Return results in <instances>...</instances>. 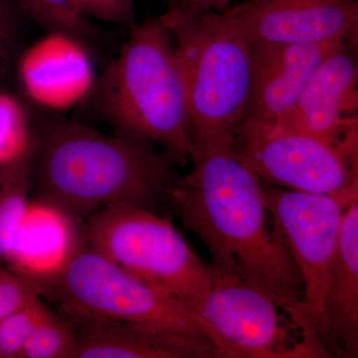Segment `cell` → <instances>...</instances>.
Wrapping results in <instances>:
<instances>
[{
	"mask_svg": "<svg viewBox=\"0 0 358 358\" xmlns=\"http://www.w3.org/2000/svg\"><path fill=\"white\" fill-rule=\"evenodd\" d=\"M219 14L251 43L348 42L358 29L357 0H243Z\"/></svg>",
	"mask_w": 358,
	"mask_h": 358,
	"instance_id": "cell-10",
	"label": "cell"
},
{
	"mask_svg": "<svg viewBox=\"0 0 358 358\" xmlns=\"http://www.w3.org/2000/svg\"><path fill=\"white\" fill-rule=\"evenodd\" d=\"M211 272L210 289L195 313L214 358L327 357L312 327L288 306L244 280Z\"/></svg>",
	"mask_w": 358,
	"mask_h": 358,
	"instance_id": "cell-7",
	"label": "cell"
},
{
	"mask_svg": "<svg viewBox=\"0 0 358 358\" xmlns=\"http://www.w3.org/2000/svg\"><path fill=\"white\" fill-rule=\"evenodd\" d=\"M264 187L275 228L300 272L303 317L319 338L341 222L348 207L358 199V185L327 194L294 192L265 182Z\"/></svg>",
	"mask_w": 358,
	"mask_h": 358,
	"instance_id": "cell-8",
	"label": "cell"
},
{
	"mask_svg": "<svg viewBox=\"0 0 358 358\" xmlns=\"http://www.w3.org/2000/svg\"><path fill=\"white\" fill-rule=\"evenodd\" d=\"M93 95L115 134L162 148L176 166L192 159L185 83L173 38L159 16L129 29L119 54L96 80Z\"/></svg>",
	"mask_w": 358,
	"mask_h": 358,
	"instance_id": "cell-3",
	"label": "cell"
},
{
	"mask_svg": "<svg viewBox=\"0 0 358 358\" xmlns=\"http://www.w3.org/2000/svg\"><path fill=\"white\" fill-rule=\"evenodd\" d=\"M169 3L185 13H220L232 6L233 0H169Z\"/></svg>",
	"mask_w": 358,
	"mask_h": 358,
	"instance_id": "cell-25",
	"label": "cell"
},
{
	"mask_svg": "<svg viewBox=\"0 0 358 358\" xmlns=\"http://www.w3.org/2000/svg\"><path fill=\"white\" fill-rule=\"evenodd\" d=\"M231 150L268 185L327 194L358 185V154L308 134L244 120Z\"/></svg>",
	"mask_w": 358,
	"mask_h": 358,
	"instance_id": "cell-9",
	"label": "cell"
},
{
	"mask_svg": "<svg viewBox=\"0 0 358 358\" xmlns=\"http://www.w3.org/2000/svg\"><path fill=\"white\" fill-rule=\"evenodd\" d=\"M35 282L42 299L69 317L131 322L213 346L206 326L192 308L89 248L84 240L55 275Z\"/></svg>",
	"mask_w": 358,
	"mask_h": 358,
	"instance_id": "cell-6",
	"label": "cell"
},
{
	"mask_svg": "<svg viewBox=\"0 0 358 358\" xmlns=\"http://www.w3.org/2000/svg\"><path fill=\"white\" fill-rule=\"evenodd\" d=\"M345 43L291 45L250 42L251 93L244 120L272 122L288 114L324 59Z\"/></svg>",
	"mask_w": 358,
	"mask_h": 358,
	"instance_id": "cell-13",
	"label": "cell"
},
{
	"mask_svg": "<svg viewBox=\"0 0 358 358\" xmlns=\"http://www.w3.org/2000/svg\"><path fill=\"white\" fill-rule=\"evenodd\" d=\"M76 350L73 322L47 307L26 343L22 358H75Z\"/></svg>",
	"mask_w": 358,
	"mask_h": 358,
	"instance_id": "cell-19",
	"label": "cell"
},
{
	"mask_svg": "<svg viewBox=\"0 0 358 358\" xmlns=\"http://www.w3.org/2000/svg\"><path fill=\"white\" fill-rule=\"evenodd\" d=\"M33 148V124L23 103L0 90V166L15 162Z\"/></svg>",
	"mask_w": 358,
	"mask_h": 358,
	"instance_id": "cell-20",
	"label": "cell"
},
{
	"mask_svg": "<svg viewBox=\"0 0 358 358\" xmlns=\"http://www.w3.org/2000/svg\"><path fill=\"white\" fill-rule=\"evenodd\" d=\"M319 338L327 357H358V199L341 222Z\"/></svg>",
	"mask_w": 358,
	"mask_h": 358,
	"instance_id": "cell-15",
	"label": "cell"
},
{
	"mask_svg": "<svg viewBox=\"0 0 358 358\" xmlns=\"http://www.w3.org/2000/svg\"><path fill=\"white\" fill-rule=\"evenodd\" d=\"M20 13H22L14 0H0V84L15 70L22 51Z\"/></svg>",
	"mask_w": 358,
	"mask_h": 358,
	"instance_id": "cell-22",
	"label": "cell"
},
{
	"mask_svg": "<svg viewBox=\"0 0 358 358\" xmlns=\"http://www.w3.org/2000/svg\"><path fill=\"white\" fill-rule=\"evenodd\" d=\"M47 307L38 298L0 320V358H22L26 343Z\"/></svg>",
	"mask_w": 358,
	"mask_h": 358,
	"instance_id": "cell-21",
	"label": "cell"
},
{
	"mask_svg": "<svg viewBox=\"0 0 358 358\" xmlns=\"http://www.w3.org/2000/svg\"><path fill=\"white\" fill-rule=\"evenodd\" d=\"M167 210L203 242L210 267L255 285L303 319V287L266 201L264 182L231 148L195 152Z\"/></svg>",
	"mask_w": 358,
	"mask_h": 358,
	"instance_id": "cell-1",
	"label": "cell"
},
{
	"mask_svg": "<svg viewBox=\"0 0 358 358\" xmlns=\"http://www.w3.org/2000/svg\"><path fill=\"white\" fill-rule=\"evenodd\" d=\"M77 336L75 358H214L210 343L131 322L70 317Z\"/></svg>",
	"mask_w": 358,
	"mask_h": 358,
	"instance_id": "cell-14",
	"label": "cell"
},
{
	"mask_svg": "<svg viewBox=\"0 0 358 358\" xmlns=\"http://www.w3.org/2000/svg\"><path fill=\"white\" fill-rule=\"evenodd\" d=\"M357 85V58L346 42L324 59L288 114L268 124L358 154Z\"/></svg>",
	"mask_w": 358,
	"mask_h": 358,
	"instance_id": "cell-11",
	"label": "cell"
},
{
	"mask_svg": "<svg viewBox=\"0 0 358 358\" xmlns=\"http://www.w3.org/2000/svg\"><path fill=\"white\" fill-rule=\"evenodd\" d=\"M80 11L91 20L131 29L136 24L134 0H76Z\"/></svg>",
	"mask_w": 358,
	"mask_h": 358,
	"instance_id": "cell-24",
	"label": "cell"
},
{
	"mask_svg": "<svg viewBox=\"0 0 358 358\" xmlns=\"http://www.w3.org/2000/svg\"><path fill=\"white\" fill-rule=\"evenodd\" d=\"M15 70L26 96L52 113L90 98L98 80L90 47L64 32H46L26 47Z\"/></svg>",
	"mask_w": 358,
	"mask_h": 358,
	"instance_id": "cell-12",
	"label": "cell"
},
{
	"mask_svg": "<svg viewBox=\"0 0 358 358\" xmlns=\"http://www.w3.org/2000/svg\"><path fill=\"white\" fill-rule=\"evenodd\" d=\"M21 13L45 32H64L91 47L103 39V33L80 11L76 0H14Z\"/></svg>",
	"mask_w": 358,
	"mask_h": 358,
	"instance_id": "cell-18",
	"label": "cell"
},
{
	"mask_svg": "<svg viewBox=\"0 0 358 358\" xmlns=\"http://www.w3.org/2000/svg\"><path fill=\"white\" fill-rule=\"evenodd\" d=\"M82 223L53 205L29 200L7 268L34 281L48 279L83 241Z\"/></svg>",
	"mask_w": 358,
	"mask_h": 358,
	"instance_id": "cell-16",
	"label": "cell"
},
{
	"mask_svg": "<svg viewBox=\"0 0 358 358\" xmlns=\"http://www.w3.org/2000/svg\"><path fill=\"white\" fill-rule=\"evenodd\" d=\"M42 298L38 284L8 268L0 267V320Z\"/></svg>",
	"mask_w": 358,
	"mask_h": 358,
	"instance_id": "cell-23",
	"label": "cell"
},
{
	"mask_svg": "<svg viewBox=\"0 0 358 358\" xmlns=\"http://www.w3.org/2000/svg\"><path fill=\"white\" fill-rule=\"evenodd\" d=\"M176 166L148 141L103 134L58 113L33 126L32 199L76 220L120 203L162 214L180 178Z\"/></svg>",
	"mask_w": 358,
	"mask_h": 358,
	"instance_id": "cell-2",
	"label": "cell"
},
{
	"mask_svg": "<svg viewBox=\"0 0 358 358\" xmlns=\"http://www.w3.org/2000/svg\"><path fill=\"white\" fill-rule=\"evenodd\" d=\"M33 148L6 167L0 180V267L15 241L31 190Z\"/></svg>",
	"mask_w": 358,
	"mask_h": 358,
	"instance_id": "cell-17",
	"label": "cell"
},
{
	"mask_svg": "<svg viewBox=\"0 0 358 358\" xmlns=\"http://www.w3.org/2000/svg\"><path fill=\"white\" fill-rule=\"evenodd\" d=\"M82 237L89 248L194 313L210 289V265L162 214L112 204L85 219Z\"/></svg>",
	"mask_w": 358,
	"mask_h": 358,
	"instance_id": "cell-5",
	"label": "cell"
},
{
	"mask_svg": "<svg viewBox=\"0 0 358 358\" xmlns=\"http://www.w3.org/2000/svg\"><path fill=\"white\" fill-rule=\"evenodd\" d=\"M159 18L173 38L185 83L193 154L231 148L248 109L250 42L219 13H185L169 6Z\"/></svg>",
	"mask_w": 358,
	"mask_h": 358,
	"instance_id": "cell-4",
	"label": "cell"
}]
</instances>
